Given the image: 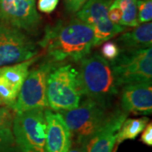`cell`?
I'll return each instance as SVG.
<instances>
[{
  "label": "cell",
  "mask_w": 152,
  "mask_h": 152,
  "mask_svg": "<svg viewBox=\"0 0 152 152\" xmlns=\"http://www.w3.org/2000/svg\"><path fill=\"white\" fill-rule=\"evenodd\" d=\"M39 45L55 63L66 59L80 61L94 47V31L78 18L69 21L58 20L46 27Z\"/></svg>",
  "instance_id": "6da1fadb"
},
{
  "label": "cell",
  "mask_w": 152,
  "mask_h": 152,
  "mask_svg": "<svg viewBox=\"0 0 152 152\" xmlns=\"http://www.w3.org/2000/svg\"><path fill=\"white\" fill-rule=\"evenodd\" d=\"M80 61L78 80L82 96L110 107L119 87L110 62L96 53Z\"/></svg>",
  "instance_id": "7a4b0ae2"
},
{
  "label": "cell",
  "mask_w": 152,
  "mask_h": 152,
  "mask_svg": "<svg viewBox=\"0 0 152 152\" xmlns=\"http://www.w3.org/2000/svg\"><path fill=\"white\" fill-rule=\"evenodd\" d=\"M81 97L78 70L71 64L55 66L47 84L48 107L58 113L69 111L80 105Z\"/></svg>",
  "instance_id": "3957f363"
},
{
  "label": "cell",
  "mask_w": 152,
  "mask_h": 152,
  "mask_svg": "<svg viewBox=\"0 0 152 152\" xmlns=\"http://www.w3.org/2000/svg\"><path fill=\"white\" fill-rule=\"evenodd\" d=\"M108 108L107 106L86 98L75 108L59 113L70 131L72 140L86 144L109 118L112 113Z\"/></svg>",
  "instance_id": "277c9868"
},
{
  "label": "cell",
  "mask_w": 152,
  "mask_h": 152,
  "mask_svg": "<svg viewBox=\"0 0 152 152\" xmlns=\"http://www.w3.org/2000/svg\"><path fill=\"white\" fill-rule=\"evenodd\" d=\"M44 110L33 109L15 114L12 132L16 146L21 152H47Z\"/></svg>",
  "instance_id": "5b68a950"
},
{
  "label": "cell",
  "mask_w": 152,
  "mask_h": 152,
  "mask_svg": "<svg viewBox=\"0 0 152 152\" xmlns=\"http://www.w3.org/2000/svg\"><path fill=\"white\" fill-rule=\"evenodd\" d=\"M118 86L140 83H151L152 48L122 51L110 63Z\"/></svg>",
  "instance_id": "8992f818"
},
{
  "label": "cell",
  "mask_w": 152,
  "mask_h": 152,
  "mask_svg": "<svg viewBox=\"0 0 152 152\" xmlns=\"http://www.w3.org/2000/svg\"><path fill=\"white\" fill-rule=\"evenodd\" d=\"M56 63L48 58L29 72L22 85L12 111L22 113L33 109L48 107L47 100V84L51 70Z\"/></svg>",
  "instance_id": "52a82bcc"
},
{
  "label": "cell",
  "mask_w": 152,
  "mask_h": 152,
  "mask_svg": "<svg viewBox=\"0 0 152 152\" xmlns=\"http://www.w3.org/2000/svg\"><path fill=\"white\" fill-rule=\"evenodd\" d=\"M37 54L36 44L23 31L0 21V67L26 61Z\"/></svg>",
  "instance_id": "ba28073f"
},
{
  "label": "cell",
  "mask_w": 152,
  "mask_h": 152,
  "mask_svg": "<svg viewBox=\"0 0 152 152\" xmlns=\"http://www.w3.org/2000/svg\"><path fill=\"white\" fill-rule=\"evenodd\" d=\"M112 3L113 0H88L77 12V18L93 28L94 46L102 45L126 29L108 19L107 12Z\"/></svg>",
  "instance_id": "9c48e42d"
},
{
  "label": "cell",
  "mask_w": 152,
  "mask_h": 152,
  "mask_svg": "<svg viewBox=\"0 0 152 152\" xmlns=\"http://www.w3.org/2000/svg\"><path fill=\"white\" fill-rule=\"evenodd\" d=\"M0 21L33 33L41 24V16L36 9L35 1L0 0Z\"/></svg>",
  "instance_id": "30bf717a"
},
{
  "label": "cell",
  "mask_w": 152,
  "mask_h": 152,
  "mask_svg": "<svg viewBox=\"0 0 152 152\" xmlns=\"http://www.w3.org/2000/svg\"><path fill=\"white\" fill-rule=\"evenodd\" d=\"M37 57L11 65L0 67V106L12 107L16 102L22 85L26 80L30 68Z\"/></svg>",
  "instance_id": "8fae6325"
},
{
  "label": "cell",
  "mask_w": 152,
  "mask_h": 152,
  "mask_svg": "<svg viewBox=\"0 0 152 152\" xmlns=\"http://www.w3.org/2000/svg\"><path fill=\"white\" fill-rule=\"evenodd\" d=\"M127 117L124 110L112 112L106 124L87 140L86 152H113L118 131Z\"/></svg>",
  "instance_id": "7c38bea8"
},
{
  "label": "cell",
  "mask_w": 152,
  "mask_h": 152,
  "mask_svg": "<svg viewBox=\"0 0 152 152\" xmlns=\"http://www.w3.org/2000/svg\"><path fill=\"white\" fill-rule=\"evenodd\" d=\"M44 116L47 123V152H67L72 143V135L62 115L46 108Z\"/></svg>",
  "instance_id": "4fadbf2b"
},
{
  "label": "cell",
  "mask_w": 152,
  "mask_h": 152,
  "mask_svg": "<svg viewBox=\"0 0 152 152\" xmlns=\"http://www.w3.org/2000/svg\"><path fill=\"white\" fill-rule=\"evenodd\" d=\"M122 108L126 113L149 115L152 113L151 83L126 85L121 94Z\"/></svg>",
  "instance_id": "5bb4252c"
},
{
  "label": "cell",
  "mask_w": 152,
  "mask_h": 152,
  "mask_svg": "<svg viewBox=\"0 0 152 152\" xmlns=\"http://www.w3.org/2000/svg\"><path fill=\"white\" fill-rule=\"evenodd\" d=\"M121 52L151 48L152 46V23L140 24L134 29L123 33L117 40Z\"/></svg>",
  "instance_id": "9a60e30c"
},
{
  "label": "cell",
  "mask_w": 152,
  "mask_h": 152,
  "mask_svg": "<svg viewBox=\"0 0 152 152\" xmlns=\"http://www.w3.org/2000/svg\"><path fill=\"white\" fill-rule=\"evenodd\" d=\"M148 123L149 118L146 117L125 119L121 125L119 130L118 131L116 145H118L125 140H134L140 134H141Z\"/></svg>",
  "instance_id": "2e32d148"
},
{
  "label": "cell",
  "mask_w": 152,
  "mask_h": 152,
  "mask_svg": "<svg viewBox=\"0 0 152 152\" xmlns=\"http://www.w3.org/2000/svg\"><path fill=\"white\" fill-rule=\"evenodd\" d=\"M16 144L11 128L0 129V152H15Z\"/></svg>",
  "instance_id": "e0dca14e"
},
{
  "label": "cell",
  "mask_w": 152,
  "mask_h": 152,
  "mask_svg": "<svg viewBox=\"0 0 152 152\" xmlns=\"http://www.w3.org/2000/svg\"><path fill=\"white\" fill-rule=\"evenodd\" d=\"M138 22L143 24L152 20V0H137Z\"/></svg>",
  "instance_id": "ac0fdd59"
},
{
  "label": "cell",
  "mask_w": 152,
  "mask_h": 152,
  "mask_svg": "<svg viewBox=\"0 0 152 152\" xmlns=\"http://www.w3.org/2000/svg\"><path fill=\"white\" fill-rule=\"evenodd\" d=\"M120 53H121V49L117 42H112V41H107L102 43L100 55L103 58L111 63L118 57Z\"/></svg>",
  "instance_id": "d6986e66"
},
{
  "label": "cell",
  "mask_w": 152,
  "mask_h": 152,
  "mask_svg": "<svg viewBox=\"0 0 152 152\" xmlns=\"http://www.w3.org/2000/svg\"><path fill=\"white\" fill-rule=\"evenodd\" d=\"M14 119V114L10 108L0 107V129L11 128Z\"/></svg>",
  "instance_id": "ffe728a7"
},
{
  "label": "cell",
  "mask_w": 152,
  "mask_h": 152,
  "mask_svg": "<svg viewBox=\"0 0 152 152\" xmlns=\"http://www.w3.org/2000/svg\"><path fill=\"white\" fill-rule=\"evenodd\" d=\"M123 15H124V12L120 9L119 6L116 3L113 2L109 7L108 12H107V16H108L110 21H112L114 24L119 25Z\"/></svg>",
  "instance_id": "44dd1931"
},
{
  "label": "cell",
  "mask_w": 152,
  "mask_h": 152,
  "mask_svg": "<svg viewBox=\"0 0 152 152\" xmlns=\"http://www.w3.org/2000/svg\"><path fill=\"white\" fill-rule=\"evenodd\" d=\"M59 0H38V10L44 14H51L56 10Z\"/></svg>",
  "instance_id": "7402d4cb"
},
{
  "label": "cell",
  "mask_w": 152,
  "mask_h": 152,
  "mask_svg": "<svg viewBox=\"0 0 152 152\" xmlns=\"http://www.w3.org/2000/svg\"><path fill=\"white\" fill-rule=\"evenodd\" d=\"M66 10L69 13H77L80 10L83 6L87 3L88 0H64Z\"/></svg>",
  "instance_id": "603a6c76"
},
{
  "label": "cell",
  "mask_w": 152,
  "mask_h": 152,
  "mask_svg": "<svg viewBox=\"0 0 152 152\" xmlns=\"http://www.w3.org/2000/svg\"><path fill=\"white\" fill-rule=\"evenodd\" d=\"M140 140L143 142L145 145L148 146L152 145V124L151 122L148 123L145 129L142 131L141 138Z\"/></svg>",
  "instance_id": "cb8c5ba5"
},
{
  "label": "cell",
  "mask_w": 152,
  "mask_h": 152,
  "mask_svg": "<svg viewBox=\"0 0 152 152\" xmlns=\"http://www.w3.org/2000/svg\"><path fill=\"white\" fill-rule=\"evenodd\" d=\"M67 152H86V143L72 140L70 147Z\"/></svg>",
  "instance_id": "d4e9b609"
},
{
  "label": "cell",
  "mask_w": 152,
  "mask_h": 152,
  "mask_svg": "<svg viewBox=\"0 0 152 152\" xmlns=\"http://www.w3.org/2000/svg\"><path fill=\"white\" fill-rule=\"evenodd\" d=\"M26 1H35V0H26Z\"/></svg>",
  "instance_id": "484cf974"
}]
</instances>
